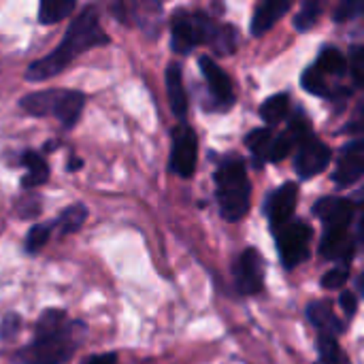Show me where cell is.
I'll return each instance as SVG.
<instances>
[{"instance_id": "8992f818", "label": "cell", "mask_w": 364, "mask_h": 364, "mask_svg": "<svg viewBox=\"0 0 364 364\" xmlns=\"http://www.w3.org/2000/svg\"><path fill=\"white\" fill-rule=\"evenodd\" d=\"M173 143H171V160L168 168L183 177L190 179L196 171V156H198V136L194 128L186 122H179L173 128Z\"/></svg>"}, {"instance_id": "1f68e13d", "label": "cell", "mask_w": 364, "mask_h": 364, "mask_svg": "<svg viewBox=\"0 0 364 364\" xmlns=\"http://www.w3.org/2000/svg\"><path fill=\"white\" fill-rule=\"evenodd\" d=\"M41 209H43V207H41V198H38L36 194H30V196H26L23 200L17 203V215L23 218V220H34V218H38Z\"/></svg>"}, {"instance_id": "5bb4252c", "label": "cell", "mask_w": 364, "mask_h": 364, "mask_svg": "<svg viewBox=\"0 0 364 364\" xmlns=\"http://www.w3.org/2000/svg\"><path fill=\"white\" fill-rule=\"evenodd\" d=\"M198 45L196 30L192 23V15L179 9L171 19V47L179 55H188Z\"/></svg>"}, {"instance_id": "cb8c5ba5", "label": "cell", "mask_w": 364, "mask_h": 364, "mask_svg": "<svg viewBox=\"0 0 364 364\" xmlns=\"http://www.w3.org/2000/svg\"><path fill=\"white\" fill-rule=\"evenodd\" d=\"M209 47H213L215 53L220 55H228L235 53L237 49V28L230 23H218L213 30V36L209 41Z\"/></svg>"}, {"instance_id": "7c38bea8", "label": "cell", "mask_w": 364, "mask_h": 364, "mask_svg": "<svg viewBox=\"0 0 364 364\" xmlns=\"http://www.w3.org/2000/svg\"><path fill=\"white\" fill-rule=\"evenodd\" d=\"M364 173V143L363 139H354L341 147L337 168L333 173V181L339 188H350L363 179Z\"/></svg>"}, {"instance_id": "52a82bcc", "label": "cell", "mask_w": 364, "mask_h": 364, "mask_svg": "<svg viewBox=\"0 0 364 364\" xmlns=\"http://www.w3.org/2000/svg\"><path fill=\"white\" fill-rule=\"evenodd\" d=\"M333 158V149L316 136L311 130L296 143V158H294V171L301 179H311L320 175Z\"/></svg>"}, {"instance_id": "30bf717a", "label": "cell", "mask_w": 364, "mask_h": 364, "mask_svg": "<svg viewBox=\"0 0 364 364\" xmlns=\"http://www.w3.org/2000/svg\"><path fill=\"white\" fill-rule=\"evenodd\" d=\"M235 286L241 294L252 296L264 288V260L256 247H247L241 252L237 262L232 264Z\"/></svg>"}, {"instance_id": "f1b7e54d", "label": "cell", "mask_w": 364, "mask_h": 364, "mask_svg": "<svg viewBox=\"0 0 364 364\" xmlns=\"http://www.w3.org/2000/svg\"><path fill=\"white\" fill-rule=\"evenodd\" d=\"M364 11V4L360 0H343L337 11H335V21L337 23H346V21H352L356 17H360Z\"/></svg>"}, {"instance_id": "e0dca14e", "label": "cell", "mask_w": 364, "mask_h": 364, "mask_svg": "<svg viewBox=\"0 0 364 364\" xmlns=\"http://www.w3.org/2000/svg\"><path fill=\"white\" fill-rule=\"evenodd\" d=\"M164 79H166V94H168L171 111L177 115V119L183 122L186 115H188V94H186V87H183V70H181V64L171 62L166 66Z\"/></svg>"}, {"instance_id": "836d02e7", "label": "cell", "mask_w": 364, "mask_h": 364, "mask_svg": "<svg viewBox=\"0 0 364 364\" xmlns=\"http://www.w3.org/2000/svg\"><path fill=\"white\" fill-rule=\"evenodd\" d=\"M83 364H117V356L113 352H107V354H94L90 358H85Z\"/></svg>"}, {"instance_id": "f546056e", "label": "cell", "mask_w": 364, "mask_h": 364, "mask_svg": "<svg viewBox=\"0 0 364 364\" xmlns=\"http://www.w3.org/2000/svg\"><path fill=\"white\" fill-rule=\"evenodd\" d=\"M19 331H21V318L17 316V314H6L4 318H2V322H0V339L2 341H15L17 339V335H19Z\"/></svg>"}, {"instance_id": "ffe728a7", "label": "cell", "mask_w": 364, "mask_h": 364, "mask_svg": "<svg viewBox=\"0 0 364 364\" xmlns=\"http://www.w3.org/2000/svg\"><path fill=\"white\" fill-rule=\"evenodd\" d=\"M314 66L328 79V77H335V79H341L348 75V60L346 55L333 47V45H324L318 53V60L314 62Z\"/></svg>"}, {"instance_id": "d6986e66", "label": "cell", "mask_w": 364, "mask_h": 364, "mask_svg": "<svg viewBox=\"0 0 364 364\" xmlns=\"http://www.w3.org/2000/svg\"><path fill=\"white\" fill-rule=\"evenodd\" d=\"M87 215H90V211H87V207L83 203H73V205L64 207L58 213V218L51 222V226H53V230H58L60 237H66V235H73V232L81 230Z\"/></svg>"}, {"instance_id": "8fae6325", "label": "cell", "mask_w": 364, "mask_h": 364, "mask_svg": "<svg viewBox=\"0 0 364 364\" xmlns=\"http://www.w3.org/2000/svg\"><path fill=\"white\" fill-rule=\"evenodd\" d=\"M296 203H299V183H294V181H286L284 186H279L267 194L262 211L271 224V230H277L279 226H284L292 220Z\"/></svg>"}, {"instance_id": "4fadbf2b", "label": "cell", "mask_w": 364, "mask_h": 364, "mask_svg": "<svg viewBox=\"0 0 364 364\" xmlns=\"http://www.w3.org/2000/svg\"><path fill=\"white\" fill-rule=\"evenodd\" d=\"M358 239L356 235L348 232H324L320 241V256L326 260L337 262L343 269H350L356 250H358Z\"/></svg>"}, {"instance_id": "9c48e42d", "label": "cell", "mask_w": 364, "mask_h": 364, "mask_svg": "<svg viewBox=\"0 0 364 364\" xmlns=\"http://www.w3.org/2000/svg\"><path fill=\"white\" fill-rule=\"evenodd\" d=\"M198 66H200V73L205 77L207 92H209V102L211 105L207 109H211V111H228L235 105V90H232L230 77L209 55H200Z\"/></svg>"}, {"instance_id": "7402d4cb", "label": "cell", "mask_w": 364, "mask_h": 364, "mask_svg": "<svg viewBox=\"0 0 364 364\" xmlns=\"http://www.w3.org/2000/svg\"><path fill=\"white\" fill-rule=\"evenodd\" d=\"M288 113H290V94L288 92L269 96L260 107V117L269 124V128L284 122L288 117Z\"/></svg>"}, {"instance_id": "d4e9b609", "label": "cell", "mask_w": 364, "mask_h": 364, "mask_svg": "<svg viewBox=\"0 0 364 364\" xmlns=\"http://www.w3.org/2000/svg\"><path fill=\"white\" fill-rule=\"evenodd\" d=\"M318 352L322 364H352L350 358L343 354L337 339L331 335H318Z\"/></svg>"}, {"instance_id": "ac0fdd59", "label": "cell", "mask_w": 364, "mask_h": 364, "mask_svg": "<svg viewBox=\"0 0 364 364\" xmlns=\"http://www.w3.org/2000/svg\"><path fill=\"white\" fill-rule=\"evenodd\" d=\"M19 160L28 168V173L21 179V188L23 190H34V188H41L43 183H47V179H49V164H47L43 151L26 149Z\"/></svg>"}, {"instance_id": "83f0119b", "label": "cell", "mask_w": 364, "mask_h": 364, "mask_svg": "<svg viewBox=\"0 0 364 364\" xmlns=\"http://www.w3.org/2000/svg\"><path fill=\"white\" fill-rule=\"evenodd\" d=\"M350 279V269H343V267H337V269H331L322 275L320 284L324 290H341Z\"/></svg>"}, {"instance_id": "5b68a950", "label": "cell", "mask_w": 364, "mask_h": 364, "mask_svg": "<svg viewBox=\"0 0 364 364\" xmlns=\"http://www.w3.org/2000/svg\"><path fill=\"white\" fill-rule=\"evenodd\" d=\"M273 235H275V247H277L279 260L286 271L296 269L299 264H303L309 258V245H311L314 230L307 222L290 220L288 224L273 230Z\"/></svg>"}, {"instance_id": "277c9868", "label": "cell", "mask_w": 364, "mask_h": 364, "mask_svg": "<svg viewBox=\"0 0 364 364\" xmlns=\"http://www.w3.org/2000/svg\"><path fill=\"white\" fill-rule=\"evenodd\" d=\"M19 107L32 117H55L62 128L77 126L85 107V94L79 90H41L30 92L19 100Z\"/></svg>"}, {"instance_id": "2e32d148", "label": "cell", "mask_w": 364, "mask_h": 364, "mask_svg": "<svg viewBox=\"0 0 364 364\" xmlns=\"http://www.w3.org/2000/svg\"><path fill=\"white\" fill-rule=\"evenodd\" d=\"M290 9H292L290 0H267V2H260L256 6V11H254V17H252V34L254 36L267 34Z\"/></svg>"}, {"instance_id": "4316f807", "label": "cell", "mask_w": 364, "mask_h": 364, "mask_svg": "<svg viewBox=\"0 0 364 364\" xmlns=\"http://www.w3.org/2000/svg\"><path fill=\"white\" fill-rule=\"evenodd\" d=\"M322 13V2L320 0H305L294 17V28L299 32H307L316 26L318 17Z\"/></svg>"}, {"instance_id": "6da1fadb", "label": "cell", "mask_w": 364, "mask_h": 364, "mask_svg": "<svg viewBox=\"0 0 364 364\" xmlns=\"http://www.w3.org/2000/svg\"><path fill=\"white\" fill-rule=\"evenodd\" d=\"M87 326L79 320H70L64 309H45L36 322L34 339L30 346L17 352L21 364H66L83 339Z\"/></svg>"}, {"instance_id": "7a4b0ae2", "label": "cell", "mask_w": 364, "mask_h": 364, "mask_svg": "<svg viewBox=\"0 0 364 364\" xmlns=\"http://www.w3.org/2000/svg\"><path fill=\"white\" fill-rule=\"evenodd\" d=\"M109 41L111 38L102 30L96 9L94 6H85V9L79 11L77 17H73L70 26L64 32L62 43L51 53L34 60L26 68V81H32V83L47 81V79L60 75L64 68H68L70 62L75 58H79L83 51L109 45Z\"/></svg>"}, {"instance_id": "44dd1931", "label": "cell", "mask_w": 364, "mask_h": 364, "mask_svg": "<svg viewBox=\"0 0 364 364\" xmlns=\"http://www.w3.org/2000/svg\"><path fill=\"white\" fill-rule=\"evenodd\" d=\"M273 136H275V132L271 128H256L245 136V145L252 151L254 168H262L269 162V151H271Z\"/></svg>"}, {"instance_id": "603a6c76", "label": "cell", "mask_w": 364, "mask_h": 364, "mask_svg": "<svg viewBox=\"0 0 364 364\" xmlns=\"http://www.w3.org/2000/svg\"><path fill=\"white\" fill-rule=\"evenodd\" d=\"M75 0H43L38 6V23L51 26L75 13Z\"/></svg>"}, {"instance_id": "d590c367", "label": "cell", "mask_w": 364, "mask_h": 364, "mask_svg": "<svg viewBox=\"0 0 364 364\" xmlns=\"http://www.w3.org/2000/svg\"><path fill=\"white\" fill-rule=\"evenodd\" d=\"M316 364H322V363H320V360H318V363H316Z\"/></svg>"}, {"instance_id": "9a60e30c", "label": "cell", "mask_w": 364, "mask_h": 364, "mask_svg": "<svg viewBox=\"0 0 364 364\" xmlns=\"http://www.w3.org/2000/svg\"><path fill=\"white\" fill-rule=\"evenodd\" d=\"M307 320L318 328L320 335H331V337H339L346 333V324L335 316L333 305L328 301H314L307 305Z\"/></svg>"}, {"instance_id": "ba28073f", "label": "cell", "mask_w": 364, "mask_h": 364, "mask_svg": "<svg viewBox=\"0 0 364 364\" xmlns=\"http://www.w3.org/2000/svg\"><path fill=\"white\" fill-rule=\"evenodd\" d=\"M314 215L320 218L324 232H348L358 215V207L352 198L324 196L314 205Z\"/></svg>"}, {"instance_id": "484cf974", "label": "cell", "mask_w": 364, "mask_h": 364, "mask_svg": "<svg viewBox=\"0 0 364 364\" xmlns=\"http://www.w3.org/2000/svg\"><path fill=\"white\" fill-rule=\"evenodd\" d=\"M51 230H53L51 222H49V224H41V222H38V224H32L30 230L26 232V241H23L26 254H28V256L38 254V252L47 245V241H49V237H51Z\"/></svg>"}, {"instance_id": "d6a6232c", "label": "cell", "mask_w": 364, "mask_h": 364, "mask_svg": "<svg viewBox=\"0 0 364 364\" xmlns=\"http://www.w3.org/2000/svg\"><path fill=\"white\" fill-rule=\"evenodd\" d=\"M339 305L343 309V314L348 318H354L356 311H358V294H354L352 290H343L341 296H339Z\"/></svg>"}, {"instance_id": "4dcf8cb0", "label": "cell", "mask_w": 364, "mask_h": 364, "mask_svg": "<svg viewBox=\"0 0 364 364\" xmlns=\"http://www.w3.org/2000/svg\"><path fill=\"white\" fill-rule=\"evenodd\" d=\"M363 68H364V51L363 47H354L352 55L348 60V70L354 79V87H363Z\"/></svg>"}, {"instance_id": "3957f363", "label": "cell", "mask_w": 364, "mask_h": 364, "mask_svg": "<svg viewBox=\"0 0 364 364\" xmlns=\"http://www.w3.org/2000/svg\"><path fill=\"white\" fill-rule=\"evenodd\" d=\"M215 200L220 215L226 222H241L250 213L252 183L245 171V160L237 154H228L220 160L215 173Z\"/></svg>"}, {"instance_id": "e575fe53", "label": "cell", "mask_w": 364, "mask_h": 364, "mask_svg": "<svg viewBox=\"0 0 364 364\" xmlns=\"http://www.w3.org/2000/svg\"><path fill=\"white\" fill-rule=\"evenodd\" d=\"M81 164H83V162H81L79 158H70V160H68V171H75V168H81Z\"/></svg>"}]
</instances>
